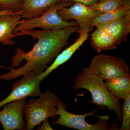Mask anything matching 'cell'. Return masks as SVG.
Masks as SVG:
<instances>
[{
	"mask_svg": "<svg viewBox=\"0 0 130 130\" xmlns=\"http://www.w3.org/2000/svg\"><path fill=\"white\" fill-rule=\"evenodd\" d=\"M78 25L70 26L56 30H32L20 31L23 36L29 35L38 41L33 48L26 52L21 48H16L11 59L12 67L20 66L24 60L25 64L17 69L0 67L9 70V72L0 75V79L10 80L24 76L30 72L41 74L48 66L68 44V40L73 33L78 32Z\"/></svg>",
	"mask_w": 130,
	"mask_h": 130,
	"instance_id": "obj_1",
	"label": "cell"
},
{
	"mask_svg": "<svg viewBox=\"0 0 130 130\" xmlns=\"http://www.w3.org/2000/svg\"><path fill=\"white\" fill-rule=\"evenodd\" d=\"M79 89L89 90L92 100L89 101L98 107L99 109L105 110L107 107L117 115L116 121L121 122L122 114L119 100L112 95L105 86L104 80L93 72L88 67H84L77 74L72 83L74 91Z\"/></svg>",
	"mask_w": 130,
	"mask_h": 130,
	"instance_id": "obj_2",
	"label": "cell"
},
{
	"mask_svg": "<svg viewBox=\"0 0 130 130\" xmlns=\"http://www.w3.org/2000/svg\"><path fill=\"white\" fill-rule=\"evenodd\" d=\"M56 107L59 118L52 124L60 125L79 130H119L116 123L110 125L109 116L94 114L98 111V108L84 114H75L67 111L66 105L59 98L56 102Z\"/></svg>",
	"mask_w": 130,
	"mask_h": 130,
	"instance_id": "obj_3",
	"label": "cell"
},
{
	"mask_svg": "<svg viewBox=\"0 0 130 130\" xmlns=\"http://www.w3.org/2000/svg\"><path fill=\"white\" fill-rule=\"evenodd\" d=\"M38 97L36 99H29L26 103L24 109L27 121L26 130H33L45 120L50 118L55 119L58 117L56 107L58 96L47 90Z\"/></svg>",
	"mask_w": 130,
	"mask_h": 130,
	"instance_id": "obj_4",
	"label": "cell"
},
{
	"mask_svg": "<svg viewBox=\"0 0 130 130\" xmlns=\"http://www.w3.org/2000/svg\"><path fill=\"white\" fill-rule=\"evenodd\" d=\"M73 2H61L51 6L42 15L31 19H23L22 22L13 30V33L32 30L40 28L43 30H56L70 26L78 25L76 21H65L58 13L59 9L73 5Z\"/></svg>",
	"mask_w": 130,
	"mask_h": 130,
	"instance_id": "obj_5",
	"label": "cell"
},
{
	"mask_svg": "<svg viewBox=\"0 0 130 130\" xmlns=\"http://www.w3.org/2000/svg\"><path fill=\"white\" fill-rule=\"evenodd\" d=\"M88 68L106 82L119 76L130 74L129 65L125 61L102 54L94 56Z\"/></svg>",
	"mask_w": 130,
	"mask_h": 130,
	"instance_id": "obj_6",
	"label": "cell"
},
{
	"mask_svg": "<svg viewBox=\"0 0 130 130\" xmlns=\"http://www.w3.org/2000/svg\"><path fill=\"white\" fill-rule=\"evenodd\" d=\"M20 80L14 83L9 95L0 102V108L3 105L12 102L26 98L28 96L38 97L41 92L40 75L30 72Z\"/></svg>",
	"mask_w": 130,
	"mask_h": 130,
	"instance_id": "obj_7",
	"label": "cell"
},
{
	"mask_svg": "<svg viewBox=\"0 0 130 130\" xmlns=\"http://www.w3.org/2000/svg\"><path fill=\"white\" fill-rule=\"evenodd\" d=\"M12 102L3 106L0 111V123L4 130H25L26 123L24 119L26 99Z\"/></svg>",
	"mask_w": 130,
	"mask_h": 130,
	"instance_id": "obj_8",
	"label": "cell"
},
{
	"mask_svg": "<svg viewBox=\"0 0 130 130\" xmlns=\"http://www.w3.org/2000/svg\"><path fill=\"white\" fill-rule=\"evenodd\" d=\"M58 13L61 19L65 21L74 20L77 23L79 27L78 33L91 29L90 22L94 17L100 13L95 11L87 6L76 2L70 7H65L58 11Z\"/></svg>",
	"mask_w": 130,
	"mask_h": 130,
	"instance_id": "obj_9",
	"label": "cell"
},
{
	"mask_svg": "<svg viewBox=\"0 0 130 130\" xmlns=\"http://www.w3.org/2000/svg\"><path fill=\"white\" fill-rule=\"evenodd\" d=\"M21 14H13L0 15V43L12 46L15 42L13 38L22 36L21 32L13 33V30L22 22Z\"/></svg>",
	"mask_w": 130,
	"mask_h": 130,
	"instance_id": "obj_10",
	"label": "cell"
},
{
	"mask_svg": "<svg viewBox=\"0 0 130 130\" xmlns=\"http://www.w3.org/2000/svg\"><path fill=\"white\" fill-rule=\"evenodd\" d=\"M89 32V31L86 30L79 33V37L76 41L60 53L55 58L52 64L47 68L46 70L40 74L39 76L40 80L42 81L53 71L69 60L74 53L77 50L79 49V47L88 39Z\"/></svg>",
	"mask_w": 130,
	"mask_h": 130,
	"instance_id": "obj_11",
	"label": "cell"
},
{
	"mask_svg": "<svg viewBox=\"0 0 130 130\" xmlns=\"http://www.w3.org/2000/svg\"><path fill=\"white\" fill-rule=\"evenodd\" d=\"M103 29L113 37L117 45L128 41L130 32V14L111 22L96 26Z\"/></svg>",
	"mask_w": 130,
	"mask_h": 130,
	"instance_id": "obj_12",
	"label": "cell"
},
{
	"mask_svg": "<svg viewBox=\"0 0 130 130\" xmlns=\"http://www.w3.org/2000/svg\"><path fill=\"white\" fill-rule=\"evenodd\" d=\"M63 0H23L22 18H37L44 13L53 5L63 2Z\"/></svg>",
	"mask_w": 130,
	"mask_h": 130,
	"instance_id": "obj_13",
	"label": "cell"
},
{
	"mask_svg": "<svg viewBox=\"0 0 130 130\" xmlns=\"http://www.w3.org/2000/svg\"><path fill=\"white\" fill-rule=\"evenodd\" d=\"M105 86L115 98L125 101L130 95V74L119 76L105 83Z\"/></svg>",
	"mask_w": 130,
	"mask_h": 130,
	"instance_id": "obj_14",
	"label": "cell"
},
{
	"mask_svg": "<svg viewBox=\"0 0 130 130\" xmlns=\"http://www.w3.org/2000/svg\"><path fill=\"white\" fill-rule=\"evenodd\" d=\"M91 36V46L98 53L115 49L118 45L113 37L101 28H96Z\"/></svg>",
	"mask_w": 130,
	"mask_h": 130,
	"instance_id": "obj_15",
	"label": "cell"
},
{
	"mask_svg": "<svg viewBox=\"0 0 130 130\" xmlns=\"http://www.w3.org/2000/svg\"><path fill=\"white\" fill-rule=\"evenodd\" d=\"M130 14V1L126 0L125 3L118 9L112 11L100 13L95 16L90 22L91 29L103 24L111 22Z\"/></svg>",
	"mask_w": 130,
	"mask_h": 130,
	"instance_id": "obj_16",
	"label": "cell"
},
{
	"mask_svg": "<svg viewBox=\"0 0 130 130\" xmlns=\"http://www.w3.org/2000/svg\"><path fill=\"white\" fill-rule=\"evenodd\" d=\"M126 0H108L99 2L89 7L100 13L112 11L121 7L125 3Z\"/></svg>",
	"mask_w": 130,
	"mask_h": 130,
	"instance_id": "obj_17",
	"label": "cell"
},
{
	"mask_svg": "<svg viewBox=\"0 0 130 130\" xmlns=\"http://www.w3.org/2000/svg\"><path fill=\"white\" fill-rule=\"evenodd\" d=\"M122 124L120 130H130V95L125 101L121 107Z\"/></svg>",
	"mask_w": 130,
	"mask_h": 130,
	"instance_id": "obj_18",
	"label": "cell"
},
{
	"mask_svg": "<svg viewBox=\"0 0 130 130\" xmlns=\"http://www.w3.org/2000/svg\"><path fill=\"white\" fill-rule=\"evenodd\" d=\"M23 0H0V10H10L22 14Z\"/></svg>",
	"mask_w": 130,
	"mask_h": 130,
	"instance_id": "obj_19",
	"label": "cell"
},
{
	"mask_svg": "<svg viewBox=\"0 0 130 130\" xmlns=\"http://www.w3.org/2000/svg\"><path fill=\"white\" fill-rule=\"evenodd\" d=\"M64 2H73L79 3L87 6L90 7L99 2L98 0H63Z\"/></svg>",
	"mask_w": 130,
	"mask_h": 130,
	"instance_id": "obj_20",
	"label": "cell"
},
{
	"mask_svg": "<svg viewBox=\"0 0 130 130\" xmlns=\"http://www.w3.org/2000/svg\"><path fill=\"white\" fill-rule=\"evenodd\" d=\"M41 126H39L37 130H54L50 125L48 122V119H46L42 122Z\"/></svg>",
	"mask_w": 130,
	"mask_h": 130,
	"instance_id": "obj_21",
	"label": "cell"
},
{
	"mask_svg": "<svg viewBox=\"0 0 130 130\" xmlns=\"http://www.w3.org/2000/svg\"><path fill=\"white\" fill-rule=\"evenodd\" d=\"M19 14V13H16L13 12H12L11 11H10V10H0V15H4V14Z\"/></svg>",
	"mask_w": 130,
	"mask_h": 130,
	"instance_id": "obj_22",
	"label": "cell"
},
{
	"mask_svg": "<svg viewBox=\"0 0 130 130\" xmlns=\"http://www.w3.org/2000/svg\"><path fill=\"white\" fill-rule=\"evenodd\" d=\"M99 2L105 1H108V0H98Z\"/></svg>",
	"mask_w": 130,
	"mask_h": 130,
	"instance_id": "obj_23",
	"label": "cell"
}]
</instances>
